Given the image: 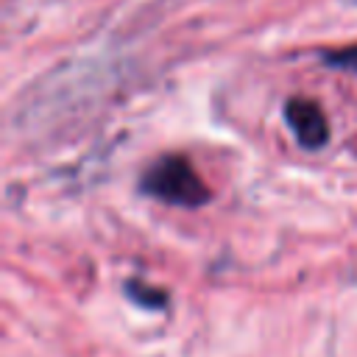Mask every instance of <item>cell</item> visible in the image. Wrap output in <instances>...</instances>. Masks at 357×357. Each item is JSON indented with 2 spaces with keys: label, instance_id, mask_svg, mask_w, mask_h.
Returning a JSON list of instances; mask_svg holds the SVG:
<instances>
[{
  "label": "cell",
  "instance_id": "1",
  "mask_svg": "<svg viewBox=\"0 0 357 357\" xmlns=\"http://www.w3.org/2000/svg\"><path fill=\"white\" fill-rule=\"evenodd\" d=\"M139 190L156 201L187 206V209L209 201V187L201 181L195 167L178 153H167L151 162L139 178Z\"/></svg>",
  "mask_w": 357,
  "mask_h": 357
},
{
  "label": "cell",
  "instance_id": "2",
  "mask_svg": "<svg viewBox=\"0 0 357 357\" xmlns=\"http://www.w3.org/2000/svg\"><path fill=\"white\" fill-rule=\"evenodd\" d=\"M284 120L296 137V142L301 148H310V151H318L329 142V123L321 112V106L310 98H290L284 103Z\"/></svg>",
  "mask_w": 357,
  "mask_h": 357
},
{
  "label": "cell",
  "instance_id": "3",
  "mask_svg": "<svg viewBox=\"0 0 357 357\" xmlns=\"http://www.w3.org/2000/svg\"><path fill=\"white\" fill-rule=\"evenodd\" d=\"M318 56L329 70L357 73V45H349V47H340V50H321Z\"/></svg>",
  "mask_w": 357,
  "mask_h": 357
},
{
  "label": "cell",
  "instance_id": "4",
  "mask_svg": "<svg viewBox=\"0 0 357 357\" xmlns=\"http://www.w3.org/2000/svg\"><path fill=\"white\" fill-rule=\"evenodd\" d=\"M128 293H131V298L134 301H139V304H145L142 298H151V307H156V304H162V301H156V298H165L159 290H153V287H142L139 282H134V284H128Z\"/></svg>",
  "mask_w": 357,
  "mask_h": 357
}]
</instances>
